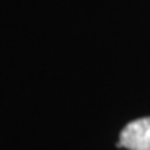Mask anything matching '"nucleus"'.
Instances as JSON below:
<instances>
[{
	"label": "nucleus",
	"instance_id": "f257e3e1",
	"mask_svg": "<svg viewBox=\"0 0 150 150\" xmlns=\"http://www.w3.org/2000/svg\"><path fill=\"white\" fill-rule=\"evenodd\" d=\"M117 147L129 150H150V117L126 124L120 133Z\"/></svg>",
	"mask_w": 150,
	"mask_h": 150
}]
</instances>
